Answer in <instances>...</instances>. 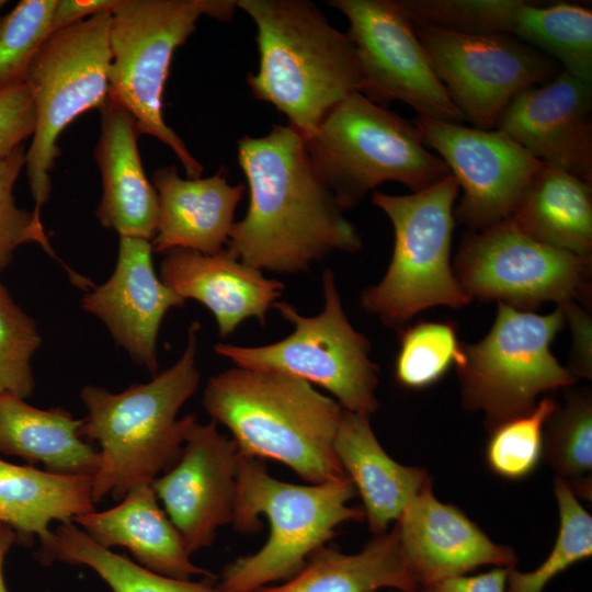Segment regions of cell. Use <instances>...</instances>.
Returning <instances> with one entry per match:
<instances>
[{
	"mask_svg": "<svg viewBox=\"0 0 592 592\" xmlns=\"http://www.w3.org/2000/svg\"><path fill=\"white\" fill-rule=\"evenodd\" d=\"M237 148L249 206L225 247L232 255L260 271L298 273L332 252L362 249L296 129L275 124L264 136L241 137Z\"/></svg>",
	"mask_w": 592,
	"mask_h": 592,
	"instance_id": "6da1fadb",
	"label": "cell"
},
{
	"mask_svg": "<svg viewBox=\"0 0 592 592\" xmlns=\"http://www.w3.org/2000/svg\"><path fill=\"white\" fill-rule=\"evenodd\" d=\"M257 27L259 68L247 83L255 99L285 114L304 139L366 83L356 49L308 0H237Z\"/></svg>",
	"mask_w": 592,
	"mask_h": 592,
	"instance_id": "7a4b0ae2",
	"label": "cell"
},
{
	"mask_svg": "<svg viewBox=\"0 0 592 592\" xmlns=\"http://www.w3.org/2000/svg\"><path fill=\"white\" fill-rule=\"evenodd\" d=\"M203 405L241 455L281 462L310 485L346 477L334 452L344 409L308 382L236 366L209 378Z\"/></svg>",
	"mask_w": 592,
	"mask_h": 592,
	"instance_id": "3957f363",
	"label": "cell"
},
{
	"mask_svg": "<svg viewBox=\"0 0 592 592\" xmlns=\"http://www.w3.org/2000/svg\"><path fill=\"white\" fill-rule=\"evenodd\" d=\"M198 330L194 322L181 357L150 382L121 392L94 385L82 388L88 415L81 433L100 446L92 477L94 503L107 496L122 500L133 487L151 483L179 459L186 430L196 419L194 414L178 419V413L201 380L195 365Z\"/></svg>",
	"mask_w": 592,
	"mask_h": 592,
	"instance_id": "277c9868",
	"label": "cell"
},
{
	"mask_svg": "<svg viewBox=\"0 0 592 592\" xmlns=\"http://www.w3.org/2000/svg\"><path fill=\"white\" fill-rule=\"evenodd\" d=\"M357 494L349 477L316 485H294L270 476L259 458L241 455L232 524L254 533L259 515L270 525L257 553L229 562L221 571L224 592H254L296 574L309 557L349 521H362L363 510L348 505Z\"/></svg>",
	"mask_w": 592,
	"mask_h": 592,
	"instance_id": "5b68a950",
	"label": "cell"
},
{
	"mask_svg": "<svg viewBox=\"0 0 592 592\" xmlns=\"http://www.w3.org/2000/svg\"><path fill=\"white\" fill-rule=\"evenodd\" d=\"M304 140L315 172L343 210L384 182L418 192L451 173L441 157L428 150L414 123L361 92L335 105Z\"/></svg>",
	"mask_w": 592,
	"mask_h": 592,
	"instance_id": "8992f818",
	"label": "cell"
},
{
	"mask_svg": "<svg viewBox=\"0 0 592 592\" xmlns=\"http://www.w3.org/2000/svg\"><path fill=\"white\" fill-rule=\"evenodd\" d=\"M237 9V0H118L111 11L107 98L133 116L139 135L168 146L187 178H200L203 167L163 118L170 64L202 16L226 22Z\"/></svg>",
	"mask_w": 592,
	"mask_h": 592,
	"instance_id": "52a82bcc",
	"label": "cell"
},
{
	"mask_svg": "<svg viewBox=\"0 0 592 592\" xmlns=\"http://www.w3.org/2000/svg\"><path fill=\"white\" fill-rule=\"evenodd\" d=\"M459 190L449 173L407 195L373 192L372 203L392 225L394 249L384 277L362 292L360 304L384 325L401 329L428 308H460L471 301L451 263L454 205Z\"/></svg>",
	"mask_w": 592,
	"mask_h": 592,
	"instance_id": "ba28073f",
	"label": "cell"
},
{
	"mask_svg": "<svg viewBox=\"0 0 592 592\" xmlns=\"http://www.w3.org/2000/svg\"><path fill=\"white\" fill-rule=\"evenodd\" d=\"M322 292L323 308L312 317L286 301L273 305L294 327L286 338L260 346L217 343L214 350L237 367L280 372L323 387L344 410L369 415L379 407L371 343L349 321L330 269L323 272Z\"/></svg>",
	"mask_w": 592,
	"mask_h": 592,
	"instance_id": "9c48e42d",
	"label": "cell"
},
{
	"mask_svg": "<svg viewBox=\"0 0 592 592\" xmlns=\"http://www.w3.org/2000/svg\"><path fill=\"white\" fill-rule=\"evenodd\" d=\"M565 325L559 306L538 315L499 303L488 334L474 344L462 343L456 367L463 405L481 411L489 431L531 411L543 392L577 383L550 351Z\"/></svg>",
	"mask_w": 592,
	"mask_h": 592,
	"instance_id": "30bf717a",
	"label": "cell"
},
{
	"mask_svg": "<svg viewBox=\"0 0 592 592\" xmlns=\"http://www.w3.org/2000/svg\"><path fill=\"white\" fill-rule=\"evenodd\" d=\"M111 11L98 13L52 33L27 69L36 126L25 153V168L35 207L50 195V171L60 155L61 132L81 113L101 109L109 96Z\"/></svg>",
	"mask_w": 592,
	"mask_h": 592,
	"instance_id": "8fae6325",
	"label": "cell"
},
{
	"mask_svg": "<svg viewBox=\"0 0 592 592\" xmlns=\"http://www.w3.org/2000/svg\"><path fill=\"white\" fill-rule=\"evenodd\" d=\"M453 271L470 300H496L530 311L545 301L591 307L592 257L542 243L509 218L479 231H467Z\"/></svg>",
	"mask_w": 592,
	"mask_h": 592,
	"instance_id": "7c38bea8",
	"label": "cell"
},
{
	"mask_svg": "<svg viewBox=\"0 0 592 592\" xmlns=\"http://www.w3.org/2000/svg\"><path fill=\"white\" fill-rule=\"evenodd\" d=\"M412 24L436 77L476 128L494 129L517 94L561 71L555 59L510 35Z\"/></svg>",
	"mask_w": 592,
	"mask_h": 592,
	"instance_id": "4fadbf2b",
	"label": "cell"
},
{
	"mask_svg": "<svg viewBox=\"0 0 592 592\" xmlns=\"http://www.w3.org/2000/svg\"><path fill=\"white\" fill-rule=\"evenodd\" d=\"M349 21L364 75V95L386 107L392 101L419 116L460 124L462 112L436 77L413 24L398 0H330Z\"/></svg>",
	"mask_w": 592,
	"mask_h": 592,
	"instance_id": "5bb4252c",
	"label": "cell"
},
{
	"mask_svg": "<svg viewBox=\"0 0 592 592\" xmlns=\"http://www.w3.org/2000/svg\"><path fill=\"white\" fill-rule=\"evenodd\" d=\"M414 124L463 190L454 217L469 231L506 219L543 163L496 128L466 127L422 116Z\"/></svg>",
	"mask_w": 592,
	"mask_h": 592,
	"instance_id": "9a60e30c",
	"label": "cell"
},
{
	"mask_svg": "<svg viewBox=\"0 0 592 592\" xmlns=\"http://www.w3.org/2000/svg\"><path fill=\"white\" fill-rule=\"evenodd\" d=\"M239 456L216 422L195 419L177 463L151 482L190 554L210 546L217 530L232 523Z\"/></svg>",
	"mask_w": 592,
	"mask_h": 592,
	"instance_id": "2e32d148",
	"label": "cell"
},
{
	"mask_svg": "<svg viewBox=\"0 0 592 592\" xmlns=\"http://www.w3.org/2000/svg\"><path fill=\"white\" fill-rule=\"evenodd\" d=\"M592 83L561 70L517 94L501 130L537 160L592 183Z\"/></svg>",
	"mask_w": 592,
	"mask_h": 592,
	"instance_id": "e0dca14e",
	"label": "cell"
},
{
	"mask_svg": "<svg viewBox=\"0 0 592 592\" xmlns=\"http://www.w3.org/2000/svg\"><path fill=\"white\" fill-rule=\"evenodd\" d=\"M152 251L149 240L119 237L113 274L93 287L81 306L104 322L134 362L156 374L160 325L167 311L183 306L185 299L157 276Z\"/></svg>",
	"mask_w": 592,
	"mask_h": 592,
	"instance_id": "ac0fdd59",
	"label": "cell"
},
{
	"mask_svg": "<svg viewBox=\"0 0 592 592\" xmlns=\"http://www.w3.org/2000/svg\"><path fill=\"white\" fill-rule=\"evenodd\" d=\"M396 527L403 557L420 589L481 566L514 568L516 555L488 535L457 506L424 488L406 506Z\"/></svg>",
	"mask_w": 592,
	"mask_h": 592,
	"instance_id": "d6986e66",
	"label": "cell"
},
{
	"mask_svg": "<svg viewBox=\"0 0 592 592\" xmlns=\"http://www.w3.org/2000/svg\"><path fill=\"white\" fill-rule=\"evenodd\" d=\"M160 278L185 300L203 304L215 317L221 338L248 318L263 325L267 309L284 289L282 282L265 277L226 248L215 254L171 250L160 263Z\"/></svg>",
	"mask_w": 592,
	"mask_h": 592,
	"instance_id": "ffe728a7",
	"label": "cell"
},
{
	"mask_svg": "<svg viewBox=\"0 0 592 592\" xmlns=\"http://www.w3.org/2000/svg\"><path fill=\"white\" fill-rule=\"evenodd\" d=\"M151 183L158 195L153 251L164 254L186 249L215 254L225 249L243 184H229L223 170L207 178L183 179L174 166L157 169Z\"/></svg>",
	"mask_w": 592,
	"mask_h": 592,
	"instance_id": "44dd1931",
	"label": "cell"
},
{
	"mask_svg": "<svg viewBox=\"0 0 592 592\" xmlns=\"http://www.w3.org/2000/svg\"><path fill=\"white\" fill-rule=\"evenodd\" d=\"M100 112L94 158L102 196L95 215L103 227L115 230L119 237L151 241L158 223V195L141 164L136 122L109 98Z\"/></svg>",
	"mask_w": 592,
	"mask_h": 592,
	"instance_id": "7402d4cb",
	"label": "cell"
},
{
	"mask_svg": "<svg viewBox=\"0 0 592 592\" xmlns=\"http://www.w3.org/2000/svg\"><path fill=\"white\" fill-rule=\"evenodd\" d=\"M105 548L124 547L140 566L181 580L213 574L191 560V554L159 505L151 483L133 487L119 503L104 511H91L72 520Z\"/></svg>",
	"mask_w": 592,
	"mask_h": 592,
	"instance_id": "603a6c76",
	"label": "cell"
},
{
	"mask_svg": "<svg viewBox=\"0 0 592 592\" xmlns=\"http://www.w3.org/2000/svg\"><path fill=\"white\" fill-rule=\"evenodd\" d=\"M334 452L345 475L364 504V516L373 534L386 533L410 501L431 486L426 470L403 466L382 447L368 415L343 410L334 440Z\"/></svg>",
	"mask_w": 592,
	"mask_h": 592,
	"instance_id": "cb8c5ba5",
	"label": "cell"
},
{
	"mask_svg": "<svg viewBox=\"0 0 592 592\" xmlns=\"http://www.w3.org/2000/svg\"><path fill=\"white\" fill-rule=\"evenodd\" d=\"M83 419L62 408L39 409L11 395H0V453L64 476L93 477L99 452L81 433Z\"/></svg>",
	"mask_w": 592,
	"mask_h": 592,
	"instance_id": "d4e9b609",
	"label": "cell"
},
{
	"mask_svg": "<svg viewBox=\"0 0 592 592\" xmlns=\"http://www.w3.org/2000/svg\"><path fill=\"white\" fill-rule=\"evenodd\" d=\"M526 236L592 257V183L542 163L508 217Z\"/></svg>",
	"mask_w": 592,
	"mask_h": 592,
	"instance_id": "484cf974",
	"label": "cell"
},
{
	"mask_svg": "<svg viewBox=\"0 0 592 592\" xmlns=\"http://www.w3.org/2000/svg\"><path fill=\"white\" fill-rule=\"evenodd\" d=\"M92 477L64 476L0 458V522L31 546L50 532V523L70 522L94 510Z\"/></svg>",
	"mask_w": 592,
	"mask_h": 592,
	"instance_id": "4316f807",
	"label": "cell"
},
{
	"mask_svg": "<svg viewBox=\"0 0 592 592\" xmlns=\"http://www.w3.org/2000/svg\"><path fill=\"white\" fill-rule=\"evenodd\" d=\"M386 588L420 591L406 563L396 526L376 535L356 554L322 547L284 583L254 592H378Z\"/></svg>",
	"mask_w": 592,
	"mask_h": 592,
	"instance_id": "83f0119b",
	"label": "cell"
},
{
	"mask_svg": "<svg viewBox=\"0 0 592 592\" xmlns=\"http://www.w3.org/2000/svg\"><path fill=\"white\" fill-rule=\"evenodd\" d=\"M39 563L65 562L92 569L113 592H224L206 580L170 578L151 571L94 542L72 521L60 523L39 540Z\"/></svg>",
	"mask_w": 592,
	"mask_h": 592,
	"instance_id": "f1b7e54d",
	"label": "cell"
},
{
	"mask_svg": "<svg viewBox=\"0 0 592 592\" xmlns=\"http://www.w3.org/2000/svg\"><path fill=\"white\" fill-rule=\"evenodd\" d=\"M512 36L559 61L569 75L592 83V11L588 8L537 7L524 1Z\"/></svg>",
	"mask_w": 592,
	"mask_h": 592,
	"instance_id": "f546056e",
	"label": "cell"
},
{
	"mask_svg": "<svg viewBox=\"0 0 592 592\" xmlns=\"http://www.w3.org/2000/svg\"><path fill=\"white\" fill-rule=\"evenodd\" d=\"M545 459L578 498L592 493V395L587 388L565 392L544 431Z\"/></svg>",
	"mask_w": 592,
	"mask_h": 592,
	"instance_id": "4dcf8cb0",
	"label": "cell"
},
{
	"mask_svg": "<svg viewBox=\"0 0 592 592\" xmlns=\"http://www.w3.org/2000/svg\"><path fill=\"white\" fill-rule=\"evenodd\" d=\"M559 531L548 557L535 570L509 569L505 592H544L547 583L573 563L592 555V517L567 485L555 477Z\"/></svg>",
	"mask_w": 592,
	"mask_h": 592,
	"instance_id": "1f68e13d",
	"label": "cell"
},
{
	"mask_svg": "<svg viewBox=\"0 0 592 592\" xmlns=\"http://www.w3.org/2000/svg\"><path fill=\"white\" fill-rule=\"evenodd\" d=\"M462 358V342L453 323L418 322L400 333L395 378L405 388L424 389L436 384Z\"/></svg>",
	"mask_w": 592,
	"mask_h": 592,
	"instance_id": "d6a6232c",
	"label": "cell"
},
{
	"mask_svg": "<svg viewBox=\"0 0 592 592\" xmlns=\"http://www.w3.org/2000/svg\"><path fill=\"white\" fill-rule=\"evenodd\" d=\"M558 406L545 397L531 411L491 429L485 452L489 469L513 481L532 475L543 460L545 426Z\"/></svg>",
	"mask_w": 592,
	"mask_h": 592,
	"instance_id": "836d02e7",
	"label": "cell"
},
{
	"mask_svg": "<svg viewBox=\"0 0 592 592\" xmlns=\"http://www.w3.org/2000/svg\"><path fill=\"white\" fill-rule=\"evenodd\" d=\"M414 24L464 34L512 36L521 0H398Z\"/></svg>",
	"mask_w": 592,
	"mask_h": 592,
	"instance_id": "e575fe53",
	"label": "cell"
},
{
	"mask_svg": "<svg viewBox=\"0 0 592 592\" xmlns=\"http://www.w3.org/2000/svg\"><path fill=\"white\" fill-rule=\"evenodd\" d=\"M57 0H22L0 16V90L24 82L34 56L52 34Z\"/></svg>",
	"mask_w": 592,
	"mask_h": 592,
	"instance_id": "d590c367",
	"label": "cell"
},
{
	"mask_svg": "<svg viewBox=\"0 0 592 592\" xmlns=\"http://www.w3.org/2000/svg\"><path fill=\"white\" fill-rule=\"evenodd\" d=\"M41 342L35 321L0 283V395L22 399L32 395L35 380L31 363Z\"/></svg>",
	"mask_w": 592,
	"mask_h": 592,
	"instance_id": "8d00e7d4",
	"label": "cell"
},
{
	"mask_svg": "<svg viewBox=\"0 0 592 592\" xmlns=\"http://www.w3.org/2000/svg\"><path fill=\"white\" fill-rule=\"evenodd\" d=\"M25 153L22 145L0 161V273L11 263L14 251L25 243H37L50 257L57 258L41 216L19 207L14 200L13 187L25 167Z\"/></svg>",
	"mask_w": 592,
	"mask_h": 592,
	"instance_id": "74e56055",
	"label": "cell"
},
{
	"mask_svg": "<svg viewBox=\"0 0 592 592\" xmlns=\"http://www.w3.org/2000/svg\"><path fill=\"white\" fill-rule=\"evenodd\" d=\"M36 126L35 105L25 82L0 90V161L31 136Z\"/></svg>",
	"mask_w": 592,
	"mask_h": 592,
	"instance_id": "f35d334b",
	"label": "cell"
},
{
	"mask_svg": "<svg viewBox=\"0 0 592 592\" xmlns=\"http://www.w3.org/2000/svg\"><path fill=\"white\" fill-rule=\"evenodd\" d=\"M571 331L568 372L578 379L592 375V319L588 309L574 301L559 305Z\"/></svg>",
	"mask_w": 592,
	"mask_h": 592,
	"instance_id": "ab89813d",
	"label": "cell"
},
{
	"mask_svg": "<svg viewBox=\"0 0 592 592\" xmlns=\"http://www.w3.org/2000/svg\"><path fill=\"white\" fill-rule=\"evenodd\" d=\"M508 572L509 568L494 567L480 574H463L437 581L420 589V592H505Z\"/></svg>",
	"mask_w": 592,
	"mask_h": 592,
	"instance_id": "60d3db41",
	"label": "cell"
},
{
	"mask_svg": "<svg viewBox=\"0 0 592 592\" xmlns=\"http://www.w3.org/2000/svg\"><path fill=\"white\" fill-rule=\"evenodd\" d=\"M118 0H57L52 33L83 21L98 13L112 11Z\"/></svg>",
	"mask_w": 592,
	"mask_h": 592,
	"instance_id": "b9f144b4",
	"label": "cell"
},
{
	"mask_svg": "<svg viewBox=\"0 0 592 592\" xmlns=\"http://www.w3.org/2000/svg\"><path fill=\"white\" fill-rule=\"evenodd\" d=\"M16 543L15 532L7 524L0 522V592H8L3 577V563L7 554Z\"/></svg>",
	"mask_w": 592,
	"mask_h": 592,
	"instance_id": "7bdbcfd3",
	"label": "cell"
},
{
	"mask_svg": "<svg viewBox=\"0 0 592 592\" xmlns=\"http://www.w3.org/2000/svg\"><path fill=\"white\" fill-rule=\"evenodd\" d=\"M5 3H7L5 0H0V10H1V8H2Z\"/></svg>",
	"mask_w": 592,
	"mask_h": 592,
	"instance_id": "ee69618b",
	"label": "cell"
},
{
	"mask_svg": "<svg viewBox=\"0 0 592 592\" xmlns=\"http://www.w3.org/2000/svg\"><path fill=\"white\" fill-rule=\"evenodd\" d=\"M390 592H400V591H396V590H395V591H390ZM418 592H420V591H418Z\"/></svg>",
	"mask_w": 592,
	"mask_h": 592,
	"instance_id": "f6af8a7d",
	"label": "cell"
}]
</instances>
